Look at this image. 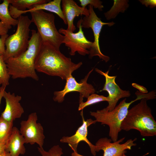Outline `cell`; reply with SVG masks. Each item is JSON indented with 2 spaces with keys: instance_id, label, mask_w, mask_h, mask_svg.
<instances>
[{
  "instance_id": "obj_1",
  "label": "cell",
  "mask_w": 156,
  "mask_h": 156,
  "mask_svg": "<svg viewBox=\"0 0 156 156\" xmlns=\"http://www.w3.org/2000/svg\"><path fill=\"white\" fill-rule=\"evenodd\" d=\"M82 64V62H73L60 50L48 43L42 42L36 59L35 67L37 72L66 80Z\"/></svg>"
},
{
  "instance_id": "obj_2",
  "label": "cell",
  "mask_w": 156,
  "mask_h": 156,
  "mask_svg": "<svg viewBox=\"0 0 156 156\" xmlns=\"http://www.w3.org/2000/svg\"><path fill=\"white\" fill-rule=\"evenodd\" d=\"M27 49L17 57L11 58L5 61L8 74L14 79L30 78L38 81L39 77L35 67L36 59L42 43L38 33L31 30Z\"/></svg>"
},
{
  "instance_id": "obj_3",
  "label": "cell",
  "mask_w": 156,
  "mask_h": 156,
  "mask_svg": "<svg viewBox=\"0 0 156 156\" xmlns=\"http://www.w3.org/2000/svg\"><path fill=\"white\" fill-rule=\"evenodd\" d=\"M147 100L145 99H141L139 103L128 110L121 124V130L128 131L135 129L142 137L156 136V122Z\"/></svg>"
},
{
  "instance_id": "obj_4",
  "label": "cell",
  "mask_w": 156,
  "mask_h": 156,
  "mask_svg": "<svg viewBox=\"0 0 156 156\" xmlns=\"http://www.w3.org/2000/svg\"><path fill=\"white\" fill-rule=\"evenodd\" d=\"M136 95V98L129 102H126V98L124 99L111 111H109L105 108L96 112H90V115L94 117L96 122L109 126V135L113 142L118 140L119 133L122 130L121 124L127 114L130 105L136 101L143 99L141 95Z\"/></svg>"
},
{
  "instance_id": "obj_5",
  "label": "cell",
  "mask_w": 156,
  "mask_h": 156,
  "mask_svg": "<svg viewBox=\"0 0 156 156\" xmlns=\"http://www.w3.org/2000/svg\"><path fill=\"white\" fill-rule=\"evenodd\" d=\"M32 22L36 26L42 42L47 43L60 50L63 43L64 37L60 34L56 27L54 14L43 10L30 12Z\"/></svg>"
},
{
  "instance_id": "obj_6",
  "label": "cell",
  "mask_w": 156,
  "mask_h": 156,
  "mask_svg": "<svg viewBox=\"0 0 156 156\" xmlns=\"http://www.w3.org/2000/svg\"><path fill=\"white\" fill-rule=\"evenodd\" d=\"M17 19L15 32L8 36L5 41V51L3 55L5 61L20 55L26 50L28 47L31 21L28 16L22 15Z\"/></svg>"
},
{
  "instance_id": "obj_7",
  "label": "cell",
  "mask_w": 156,
  "mask_h": 156,
  "mask_svg": "<svg viewBox=\"0 0 156 156\" xmlns=\"http://www.w3.org/2000/svg\"><path fill=\"white\" fill-rule=\"evenodd\" d=\"M89 14L85 16L79 20L82 28H91L94 34V40L92 46L90 50L89 57L90 58L98 56L100 59L105 62L109 60V57L104 55L101 51L99 44L100 34L103 26L107 25L111 26L115 24L113 22L105 23L102 21L94 12L93 7L90 5L88 6Z\"/></svg>"
},
{
  "instance_id": "obj_8",
  "label": "cell",
  "mask_w": 156,
  "mask_h": 156,
  "mask_svg": "<svg viewBox=\"0 0 156 156\" xmlns=\"http://www.w3.org/2000/svg\"><path fill=\"white\" fill-rule=\"evenodd\" d=\"M77 26L79 30L75 33L63 28L59 29V32L63 34L64 37L63 43L70 49L71 55H75L76 52L82 55H89L93 42L87 40L85 37L79 20L77 23Z\"/></svg>"
},
{
  "instance_id": "obj_9",
  "label": "cell",
  "mask_w": 156,
  "mask_h": 156,
  "mask_svg": "<svg viewBox=\"0 0 156 156\" xmlns=\"http://www.w3.org/2000/svg\"><path fill=\"white\" fill-rule=\"evenodd\" d=\"M93 68L90 71L84 78L80 82H77L72 75L66 80V82L64 89L62 90L55 91L54 92L53 100L59 103L62 102L64 97L67 93L74 92H79V100H83V98H87L90 94L94 93L95 90L93 86L87 83L88 79Z\"/></svg>"
},
{
  "instance_id": "obj_10",
  "label": "cell",
  "mask_w": 156,
  "mask_h": 156,
  "mask_svg": "<svg viewBox=\"0 0 156 156\" xmlns=\"http://www.w3.org/2000/svg\"><path fill=\"white\" fill-rule=\"evenodd\" d=\"M37 120L36 113H31L27 120L21 122L19 131L24 138L25 144L33 145L36 143L39 147L42 148L45 136L43 127L40 123L37 122Z\"/></svg>"
},
{
  "instance_id": "obj_11",
  "label": "cell",
  "mask_w": 156,
  "mask_h": 156,
  "mask_svg": "<svg viewBox=\"0 0 156 156\" xmlns=\"http://www.w3.org/2000/svg\"><path fill=\"white\" fill-rule=\"evenodd\" d=\"M125 138L123 137L115 142H112L111 139L107 137L101 138L95 144L96 151L98 152L100 150L103 151V156H124L127 153V150H131V147L135 146L136 144L134 142L137 138L133 140L130 139L125 143L120 144ZM72 156H84L78 153H72Z\"/></svg>"
},
{
  "instance_id": "obj_12",
  "label": "cell",
  "mask_w": 156,
  "mask_h": 156,
  "mask_svg": "<svg viewBox=\"0 0 156 156\" xmlns=\"http://www.w3.org/2000/svg\"><path fill=\"white\" fill-rule=\"evenodd\" d=\"M95 69L96 72L105 77V83L103 88L100 91H106L108 92V105L105 108L109 111H111L116 107L120 99L129 97L131 93L129 91L123 90L120 88L115 81L116 76H109L108 75L109 70L104 73L97 68Z\"/></svg>"
},
{
  "instance_id": "obj_13",
  "label": "cell",
  "mask_w": 156,
  "mask_h": 156,
  "mask_svg": "<svg viewBox=\"0 0 156 156\" xmlns=\"http://www.w3.org/2000/svg\"><path fill=\"white\" fill-rule=\"evenodd\" d=\"M81 113L83 121L82 125L78 128L74 134L70 136L63 137L60 139V142L62 143H68L73 151V153H78L77 148L79 143L81 141H84L89 146L92 154L95 156L96 153V146L90 142L87 136L88 127L91 125L95 124L96 122L95 120H93L91 118L85 120L83 117L82 111Z\"/></svg>"
},
{
  "instance_id": "obj_14",
  "label": "cell",
  "mask_w": 156,
  "mask_h": 156,
  "mask_svg": "<svg viewBox=\"0 0 156 156\" xmlns=\"http://www.w3.org/2000/svg\"><path fill=\"white\" fill-rule=\"evenodd\" d=\"M3 98L5 100V106L0 117L10 122H13L16 119L20 118L24 112L23 108L20 103L21 96L5 90Z\"/></svg>"
},
{
  "instance_id": "obj_15",
  "label": "cell",
  "mask_w": 156,
  "mask_h": 156,
  "mask_svg": "<svg viewBox=\"0 0 156 156\" xmlns=\"http://www.w3.org/2000/svg\"><path fill=\"white\" fill-rule=\"evenodd\" d=\"M62 10L68 25L66 29L73 32L76 29L73 23L75 18L81 15L87 16L89 13L88 9L79 6L73 0H62Z\"/></svg>"
},
{
  "instance_id": "obj_16",
  "label": "cell",
  "mask_w": 156,
  "mask_h": 156,
  "mask_svg": "<svg viewBox=\"0 0 156 156\" xmlns=\"http://www.w3.org/2000/svg\"><path fill=\"white\" fill-rule=\"evenodd\" d=\"M61 0L50 1L47 3L35 5L31 9L24 11H19L15 9L13 11V14L14 17L18 18L22 14L27 12L30 13L39 10H47L57 14L63 20L64 23L67 25L66 21L61 7Z\"/></svg>"
},
{
  "instance_id": "obj_17",
  "label": "cell",
  "mask_w": 156,
  "mask_h": 156,
  "mask_svg": "<svg viewBox=\"0 0 156 156\" xmlns=\"http://www.w3.org/2000/svg\"><path fill=\"white\" fill-rule=\"evenodd\" d=\"M25 143L24 138L19 130L13 127L10 136L5 144V150L10 153L11 156L23 155L26 152Z\"/></svg>"
},
{
  "instance_id": "obj_18",
  "label": "cell",
  "mask_w": 156,
  "mask_h": 156,
  "mask_svg": "<svg viewBox=\"0 0 156 156\" xmlns=\"http://www.w3.org/2000/svg\"><path fill=\"white\" fill-rule=\"evenodd\" d=\"M10 4L9 0H4L0 3V20L10 29L12 26L17 25V19L13 18L9 12V7Z\"/></svg>"
},
{
  "instance_id": "obj_19",
  "label": "cell",
  "mask_w": 156,
  "mask_h": 156,
  "mask_svg": "<svg viewBox=\"0 0 156 156\" xmlns=\"http://www.w3.org/2000/svg\"><path fill=\"white\" fill-rule=\"evenodd\" d=\"M128 0H114V4L110 9L104 13L107 20L114 18L120 12L124 13L129 7Z\"/></svg>"
},
{
  "instance_id": "obj_20",
  "label": "cell",
  "mask_w": 156,
  "mask_h": 156,
  "mask_svg": "<svg viewBox=\"0 0 156 156\" xmlns=\"http://www.w3.org/2000/svg\"><path fill=\"white\" fill-rule=\"evenodd\" d=\"M48 0H9L10 4L17 10L24 11L31 9L34 5L46 3Z\"/></svg>"
},
{
  "instance_id": "obj_21",
  "label": "cell",
  "mask_w": 156,
  "mask_h": 156,
  "mask_svg": "<svg viewBox=\"0 0 156 156\" xmlns=\"http://www.w3.org/2000/svg\"><path fill=\"white\" fill-rule=\"evenodd\" d=\"M13 122L5 120L0 116V144H5L11 134Z\"/></svg>"
},
{
  "instance_id": "obj_22",
  "label": "cell",
  "mask_w": 156,
  "mask_h": 156,
  "mask_svg": "<svg viewBox=\"0 0 156 156\" xmlns=\"http://www.w3.org/2000/svg\"><path fill=\"white\" fill-rule=\"evenodd\" d=\"M87 98V101L85 102L83 101L79 102V106L78 109L79 111L82 110L89 105L100 102L107 101L108 102L109 101L107 97L94 93L90 94Z\"/></svg>"
},
{
  "instance_id": "obj_23",
  "label": "cell",
  "mask_w": 156,
  "mask_h": 156,
  "mask_svg": "<svg viewBox=\"0 0 156 156\" xmlns=\"http://www.w3.org/2000/svg\"><path fill=\"white\" fill-rule=\"evenodd\" d=\"M10 77L3 55H0V85L6 87L8 85Z\"/></svg>"
},
{
  "instance_id": "obj_24",
  "label": "cell",
  "mask_w": 156,
  "mask_h": 156,
  "mask_svg": "<svg viewBox=\"0 0 156 156\" xmlns=\"http://www.w3.org/2000/svg\"><path fill=\"white\" fill-rule=\"evenodd\" d=\"M41 156H62L63 154L62 149L59 145L53 146L48 151H45L43 148H38Z\"/></svg>"
},
{
  "instance_id": "obj_25",
  "label": "cell",
  "mask_w": 156,
  "mask_h": 156,
  "mask_svg": "<svg viewBox=\"0 0 156 156\" xmlns=\"http://www.w3.org/2000/svg\"><path fill=\"white\" fill-rule=\"evenodd\" d=\"M81 7L83 8H86L88 5L92 6L95 8H98L100 11L103 10V6L102 2L99 0H79Z\"/></svg>"
},
{
  "instance_id": "obj_26",
  "label": "cell",
  "mask_w": 156,
  "mask_h": 156,
  "mask_svg": "<svg viewBox=\"0 0 156 156\" xmlns=\"http://www.w3.org/2000/svg\"><path fill=\"white\" fill-rule=\"evenodd\" d=\"M8 34L3 35L0 38V55H3L5 53V41L8 36Z\"/></svg>"
},
{
  "instance_id": "obj_27",
  "label": "cell",
  "mask_w": 156,
  "mask_h": 156,
  "mask_svg": "<svg viewBox=\"0 0 156 156\" xmlns=\"http://www.w3.org/2000/svg\"><path fill=\"white\" fill-rule=\"evenodd\" d=\"M139 1L143 5L146 7L149 6L150 8H153L156 6V0H140Z\"/></svg>"
},
{
  "instance_id": "obj_28",
  "label": "cell",
  "mask_w": 156,
  "mask_h": 156,
  "mask_svg": "<svg viewBox=\"0 0 156 156\" xmlns=\"http://www.w3.org/2000/svg\"><path fill=\"white\" fill-rule=\"evenodd\" d=\"M9 29L3 23L0 21V36L8 34Z\"/></svg>"
},
{
  "instance_id": "obj_29",
  "label": "cell",
  "mask_w": 156,
  "mask_h": 156,
  "mask_svg": "<svg viewBox=\"0 0 156 156\" xmlns=\"http://www.w3.org/2000/svg\"><path fill=\"white\" fill-rule=\"evenodd\" d=\"M6 87L1 86L0 88V105L1 103L2 98H3V94Z\"/></svg>"
},
{
  "instance_id": "obj_30",
  "label": "cell",
  "mask_w": 156,
  "mask_h": 156,
  "mask_svg": "<svg viewBox=\"0 0 156 156\" xmlns=\"http://www.w3.org/2000/svg\"><path fill=\"white\" fill-rule=\"evenodd\" d=\"M0 156H11L10 153L5 150L0 153Z\"/></svg>"
},
{
  "instance_id": "obj_31",
  "label": "cell",
  "mask_w": 156,
  "mask_h": 156,
  "mask_svg": "<svg viewBox=\"0 0 156 156\" xmlns=\"http://www.w3.org/2000/svg\"><path fill=\"white\" fill-rule=\"evenodd\" d=\"M5 145L0 144V153L5 151Z\"/></svg>"
},
{
  "instance_id": "obj_32",
  "label": "cell",
  "mask_w": 156,
  "mask_h": 156,
  "mask_svg": "<svg viewBox=\"0 0 156 156\" xmlns=\"http://www.w3.org/2000/svg\"></svg>"
},
{
  "instance_id": "obj_33",
  "label": "cell",
  "mask_w": 156,
  "mask_h": 156,
  "mask_svg": "<svg viewBox=\"0 0 156 156\" xmlns=\"http://www.w3.org/2000/svg\"></svg>"
}]
</instances>
